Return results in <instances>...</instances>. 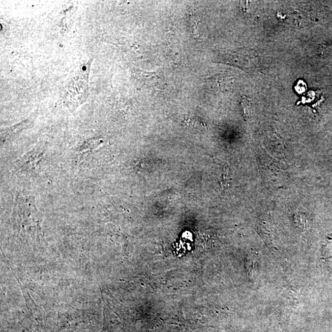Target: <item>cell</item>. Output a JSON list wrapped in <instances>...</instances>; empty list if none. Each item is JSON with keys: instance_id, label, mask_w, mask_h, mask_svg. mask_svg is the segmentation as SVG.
I'll list each match as a JSON object with an SVG mask.
<instances>
[{"instance_id": "2", "label": "cell", "mask_w": 332, "mask_h": 332, "mask_svg": "<svg viewBox=\"0 0 332 332\" xmlns=\"http://www.w3.org/2000/svg\"><path fill=\"white\" fill-rule=\"evenodd\" d=\"M31 120H26L11 127H6L1 129V137L2 142H6V140L11 139L16 136L20 132L28 127L30 124Z\"/></svg>"}, {"instance_id": "4", "label": "cell", "mask_w": 332, "mask_h": 332, "mask_svg": "<svg viewBox=\"0 0 332 332\" xmlns=\"http://www.w3.org/2000/svg\"><path fill=\"white\" fill-rule=\"evenodd\" d=\"M322 255H323L325 259L329 262L332 261V241L328 240L326 244L324 245L323 250H322Z\"/></svg>"}, {"instance_id": "3", "label": "cell", "mask_w": 332, "mask_h": 332, "mask_svg": "<svg viewBox=\"0 0 332 332\" xmlns=\"http://www.w3.org/2000/svg\"><path fill=\"white\" fill-rule=\"evenodd\" d=\"M241 104L242 106L243 117L245 120H247L252 113V105H251L250 100L247 97H242L241 98Z\"/></svg>"}, {"instance_id": "1", "label": "cell", "mask_w": 332, "mask_h": 332, "mask_svg": "<svg viewBox=\"0 0 332 332\" xmlns=\"http://www.w3.org/2000/svg\"><path fill=\"white\" fill-rule=\"evenodd\" d=\"M44 155L39 148L32 149L19 158L15 164V169L20 172H30L36 168Z\"/></svg>"}]
</instances>
